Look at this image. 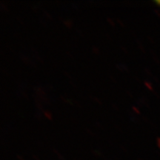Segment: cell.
Segmentation results:
<instances>
[{
    "label": "cell",
    "instance_id": "6da1fadb",
    "mask_svg": "<svg viewBox=\"0 0 160 160\" xmlns=\"http://www.w3.org/2000/svg\"><path fill=\"white\" fill-rule=\"evenodd\" d=\"M157 4H159V5H160V1H159V2H157Z\"/></svg>",
    "mask_w": 160,
    "mask_h": 160
}]
</instances>
